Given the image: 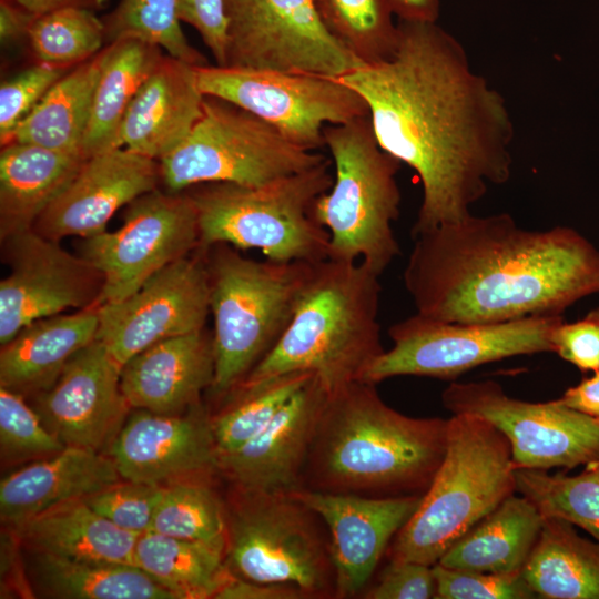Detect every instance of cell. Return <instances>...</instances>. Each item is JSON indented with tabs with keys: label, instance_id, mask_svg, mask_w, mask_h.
Here are the masks:
<instances>
[{
	"label": "cell",
	"instance_id": "obj_30",
	"mask_svg": "<svg viewBox=\"0 0 599 599\" xmlns=\"http://www.w3.org/2000/svg\"><path fill=\"white\" fill-rule=\"evenodd\" d=\"M544 518L528 498L512 494L455 541L437 564L490 573L521 572Z\"/></svg>",
	"mask_w": 599,
	"mask_h": 599
},
{
	"label": "cell",
	"instance_id": "obj_31",
	"mask_svg": "<svg viewBox=\"0 0 599 599\" xmlns=\"http://www.w3.org/2000/svg\"><path fill=\"white\" fill-rule=\"evenodd\" d=\"M521 575L536 597L599 599V542L567 520L545 517Z\"/></svg>",
	"mask_w": 599,
	"mask_h": 599
},
{
	"label": "cell",
	"instance_id": "obj_16",
	"mask_svg": "<svg viewBox=\"0 0 599 599\" xmlns=\"http://www.w3.org/2000/svg\"><path fill=\"white\" fill-rule=\"evenodd\" d=\"M209 314L205 251L199 247L155 273L130 296L100 304L95 339L122 367L156 342L203 329Z\"/></svg>",
	"mask_w": 599,
	"mask_h": 599
},
{
	"label": "cell",
	"instance_id": "obj_33",
	"mask_svg": "<svg viewBox=\"0 0 599 599\" xmlns=\"http://www.w3.org/2000/svg\"><path fill=\"white\" fill-rule=\"evenodd\" d=\"M102 60L103 50L58 80L4 144L29 143L81 156Z\"/></svg>",
	"mask_w": 599,
	"mask_h": 599
},
{
	"label": "cell",
	"instance_id": "obj_49",
	"mask_svg": "<svg viewBox=\"0 0 599 599\" xmlns=\"http://www.w3.org/2000/svg\"><path fill=\"white\" fill-rule=\"evenodd\" d=\"M35 16L14 0L0 1V40L4 45L29 37Z\"/></svg>",
	"mask_w": 599,
	"mask_h": 599
},
{
	"label": "cell",
	"instance_id": "obj_11",
	"mask_svg": "<svg viewBox=\"0 0 599 599\" xmlns=\"http://www.w3.org/2000/svg\"><path fill=\"white\" fill-rule=\"evenodd\" d=\"M561 315H535L498 323H459L419 314L388 329L393 342L362 382L378 384L395 376L454 380L477 366L504 358L552 352L551 334Z\"/></svg>",
	"mask_w": 599,
	"mask_h": 599
},
{
	"label": "cell",
	"instance_id": "obj_9",
	"mask_svg": "<svg viewBox=\"0 0 599 599\" xmlns=\"http://www.w3.org/2000/svg\"><path fill=\"white\" fill-rule=\"evenodd\" d=\"M225 562L236 578L292 583L309 599L335 598L328 530L292 494L232 485L225 498Z\"/></svg>",
	"mask_w": 599,
	"mask_h": 599
},
{
	"label": "cell",
	"instance_id": "obj_48",
	"mask_svg": "<svg viewBox=\"0 0 599 599\" xmlns=\"http://www.w3.org/2000/svg\"><path fill=\"white\" fill-rule=\"evenodd\" d=\"M214 599H309L292 583L256 582L232 576L216 592Z\"/></svg>",
	"mask_w": 599,
	"mask_h": 599
},
{
	"label": "cell",
	"instance_id": "obj_22",
	"mask_svg": "<svg viewBox=\"0 0 599 599\" xmlns=\"http://www.w3.org/2000/svg\"><path fill=\"white\" fill-rule=\"evenodd\" d=\"M328 395L315 374L257 435L219 456V474L248 489L288 494L303 488L307 455Z\"/></svg>",
	"mask_w": 599,
	"mask_h": 599
},
{
	"label": "cell",
	"instance_id": "obj_46",
	"mask_svg": "<svg viewBox=\"0 0 599 599\" xmlns=\"http://www.w3.org/2000/svg\"><path fill=\"white\" fill-rule=\"evenodd\" d=\"M436 596L433 566L407 560H389L366 599H429Z\"/></svg>",
	"mask_w": 599,
	"mask_h": 599
},
{
	"label": "cell",
	"instance_id": "obj_28",
	"mask_svg": "<svg viewBox=\"0 0 599 599\" xmlns=\"http://www.w3.org/2000/svg\"><path fill=\"white\" fill-rule=\"evenodd\" d=\"M12 530L27 549L70 559L134 565L139 536L102 517L84 498L54 505Z\"/></svg>",
	"mask_w": 599,
	"mask_h": 599
},
{
	"label": "cell",
	"instance_id": "obj_37",
	"mask_svg": "<svg viewBox=\"0 0 599 599\" xmlns=\"http://www.w3.org/2000/svg\"><path fill=\"white\" fill-rule=\"evenodd\" d=\"M217 475L164 485L151 531L226 548L225 498L220 496L213 481Z\"/></svg>",
	"mask_w": 599,
	"mask_h": 599
},
{
	"label": "cell",
	"instance_id": "obj_15",
	"mask_svg": "<svg viewBox=\"0 0 599 599\" xmlns=\"http://www.w3.org/2000/svg\"><path fill=\"white\" fill-rule=\"evenodd\" d=\"M225 67L341 78L363 64L324 28L313 0H224Z\"/></svg>",
	"mask_w": 599,
	"mask_h": 599
},
{
	"label": "cell",
	"instance_id": "obj_5",
	"mask_svg": "<svg viewBox=\"0 0 599 599\" xmlns=\"http://www.w3.org/2000/svg\"><path fill=\"white\" fill-rule=\"evenodd\" d=\"M516 489L506 436L479 416L453 414L443 461L417 510L392 540L389 560L434 566Z\"/></svg>",
	"mask_w": 599,
	"mask_h": 599
},
{
	"label": "cell",
	"instance_id": "obj_10",
	"mask_svg": "<svg viewBox=\"0 0 599 599\" xmlns=\"http://www.w3.org/2000/svg\"><path fill=\"white\" fill-rule=\"evenodd\" d=\"M326 160L291 142L255 114L205 95L200 121L159 163L161 181L169 192L177 193L212 182L257 186Z\"/></svg>",
	"mask_w": 599,
	"mask_h": 599
},
{
	"label": "cell",
	"instance_id": "obj_51",
	"mask_svg": "<svg viewBox=\"0 0 599 599\" xmlns=\"http://www.w3.org/2000/svg\"><path fill=\"white\" fill-rule=\"evenodd\" d=\"M398 20L437 22L439 0H387Z\"/></svg>",
	"mask_w": 599,
	"mask_h": 599
},
{
	"label": "cell",
	"instance_id": "obj_35",
	"mask_svg": "<svg viewBox=\"0 0 599 599\" xmlns=\"http://www.w3.org/2000/svg\"><path fill=\"white\" fill-rule=\"evenodd\" d=\"M314 375L292 372L255 384H240L220 397L221 408L210 414L217 458L257 435Z\"/></svg>",
	"mask_w": 599,
	"mask_h": 599
},
{
	"label": "cell",
	"instance_id": "obj_4",
	"mask_svg": "<svg viewBox=\"0 0 599 599\" xmlns=\"http://www.w3.org/2000/svg\"><path fill=\"white\" fill-rule=\"evenodd\" d=\"M379 276L362 262L313 263L288 326L241 384L292 372L316 374L329 393L362 382L385 352Z\"/></svg>",
	"mask_w": 599,
	"mask_h": 599
},
{
	"label": "cell",
	"instance_id": "obj_26",
	"mask_svg": "<svg viewBox=\"0 0 599 599\" xmlns=\"http://www.w3.org/2000/svg\"><path fill=\"white\" fill-rule=\"evenodd\" d=\"M98 306L40 318L22 327L1 345L0 387L23 396L49 388L67 363L95 339Z\"/></svg>",
	"mask_w": 599,
	"mask_h": 599
},
{
	"label": "cell",
	"instance_id": "obj_24",
	"mask_svg": "<svg viewBox=\"0 0 599 599\" xmlns=\"http://www.w3.org/2000/svg\"><path fill=\"white\" fill-rule=\"evenodd\" d=\"M195 65L162 55L132 100L116 144L160 161L177 149L203 114Z\"/></svg>",
	"mask_w": 599,
	"mask_h": 599
},
{
	"label": "cell",
	"instance_id": "obj_3",
	"mask_svg": "<svg viewBox=\"0 0 599 599\" xmlns=\"http://www.w3.org/2000/svg\"><path fill=\"white\" fill-rule=\"evenodd\" d=\"M447 432L448 419L404 415L380 398L375 384L352 383L328 395L303 488L367 497L423 495L445 456Z\"/></svg>",
	"mask_w": 599,
	"mask_h": 599
},
{
	"label": "cell",
	"instance_id": "obj_32",
	"mask_svg": "<svg viewBox=\"0 0 599 599\" xmlns=\"http://www.w3.org/2000/svg\"><path fill=\"white\" fill-rule=\"evenodd\" d=\"M161 58L159 47L139 39H122L103 49L101 72L80 146L83 160L119 148L116 140L124 115Z\"/></svg>",
	"mask_w": 599,
	"mask_h": 599
},
{
	"label": "cell",
	"instance_id": "obj_44",
	"mask_svg": "<svg viewBox=\"0 0 599 599\" xmlns=\"http://www.w3.org/2000/svg\"><path fill=\"white\" fill-rule=\"evenodd\" d=\"M62 68L45 63L31 67L0 87V139L3 145L18 124L63 75Z\"/></svg>",
	"mask_w": 599,
	"mask_h": 599
},
{
	"label": "cell",
	"instance_id": "obj_40",
	"mask_svg": "<svg viewBox=\"0 0 599 599\" xmlns=\"http://www.w3.org/2000/svg\"><path fill=\"white\" fill-rule=\"evenodd\" d=\"M28 40L41 63L63 68L99 53L105 31L93 10L65 7L37 17Z\"/></svg>",
	"mask_w": 599,
	"mask_h": 599
},
{
	"label": "cell",
	"instance_id": "obj_20",
	"mask_svg": "<svg viewBox=\"0 0 599 599\" xmlns=\"http://www.w3.org/2000/svg\"><path fill=\"white\" fill-rule=\"evenodd\" d=\"M108 454L125 480L164 486L219 474L210 414L202 404L172 415L136 409Z\"/></svg>",
	"mask_w": 599,
	"mask_h": 599
},
{
	"label": "cell",
	"instance_id": "obj_52",
	"mask_svg": "<svg viewBox=\"0 0 599 599\" xmlns=\"http://www.w3.org/2000/svg\"><path fill=\"white\" fill-rule=\"evenodd\" d=\"M35 17L65 7L85 8L100 10L108 0H14Z\"/></svg>",
	"mask_w": 599,
	"mask_h": 599
},
{
	"label": "cell",
	"instance_id": "obj_25",
	"mask_svg": "<svg viewBox=\"0 0 599 599\" xmlns=\"http://www.w3.org/2000/svg\"><path fill=\"white\" fill-rule=\"evenodd\" d=\"M120 480L109 454L65 446L1 480V521L12 528L54 505L84 498Z\"/></svg>",
	"mask_w": 599,
	"mask_h": 599
},
{
	"label": "cell",
	"instance_id": "obj_34",
	"mask_svg": "<svg viewBox=\"0 0 599 599\" xmlns=\"http://www.w3.org/2000/svg\"><path fill=\"white\" fill-rule=\"evenodd\" d=\"M134 566L177 599H214L232 577L225 546L148 531L138 537Z\"/></svg>",
	"mask_w": 599,
	"mask_h": 599
},
{
	"label": "cell",
	"instance_id": "obj_36",
	"mask_svg": "<svg viewBox=\"0 0 599 599\" xmlns=\"http://www.w3.org/2000/svg\"><path fill=\"white\" fill-rule=\"evenodd\" d=\"M327 32L363 65L393 57L398 27L387 0H313Z\"/></svg>",
	"mask_w": 599,
	"mask_h": 599
},
{
	"label": "cell",
	"instance_id": "obj_27",
	"mask_svg": "<svg viewBox=\"0 0 599 599\" xmlns=\"http://www.w3.org/2000/svg\"><path fill=\"white\" fill-rule=\"evenodd\" d=\"M84 160L35 144L10 142L0 153V240L32 230Z\"/></svg>",
	"mask_w": 599,
	"mask_h": 599
},
{
	"label": "cell",
	"instance_id": "obj_18",
	"mask_svg": "<svg viewBox=\"0 0 599 599\" xmlns=\"http://www.w3.org/2000/svg\"><path fill=\"white\" fill-rule=\"evenodd\" d=\"M120 378L121 367L94 339L67 363L49 388L33 396V408L64 446L103 453L131 408Z\"/></svg>",
	"mask_w": 599,
	"mask_h": 599
},
{
	"label": "cell",
	"instance_id": "obj_12",
	"mask_svg": "<svg viewBox=\"0 0 599 599\" xmlns=\"http://www.w3.org/2000/svg\"><path fill=\"white\" fill-rule=\"evenodd\" d=\"M195 71L204 95L255 114L309 151L325 145L326 125L369 116L363 97L338 78L209 64Z\"/></svg>",
	"mask_w": 599,
	"mask_h": 599
},
{
	"label": "cell",
	"instance_id": "obj_23",
	"mask_svg": "<svg viewBox=\"0 0 599 599\" xmlns=\"http://www.w3.org/2000/svg\"><path fill=\"white\" fill-rule=\"evenodd\" d=\"M215 374L212 333L205 328L162 339L121 367V389L131 408L182 414L199 405Z\"/></svg>",
	"mask_w": 599,
	"mask_h": 599
},
{
	"label": "cell",
	"instance_id": "obj_21",
	"mask_svg": "<svg viewBox=\"0 0 599 599\" xmlns=\"http://www.w3.org/2000/svg\"><path fill=\"white\" fill-rule=\"evenodd\" d=\"M160 181V163L154 159L124 146L98 153L84 160L32 230L59 242L99 234L116 211L156 190Z\"/></svg>",
	"mask_w": 599,
	"mask_h": 599
},
{
	"label": "cell",
	"instance_id": "obj_29",
	"mask_svg": "<svg viewBox=\"0 0 599 599\" xmlns=\"http://www.w3.org/2000/svg\"><path fill=\"white\" fill-rule=\"evenodd\" d=\"M26 549L31 592L50 599H177L134 565L78 560Z\"/></svg>",
	"mask_w": 599,
	"mask_h": 599
},
{
	"label": "cell",
	"instance_id": "obj_38",
	"mask_svg": "<svg viewBox=\"0 0 599 599\" xmlns=\"http://www.w3.org/2000/svg\"><path fill=\"white\" fill-rule=\"evenodd\" d=\"M516 491L528 498L544 517H558L578 526L599 542V463L578 475L516 469Z\"/></svg>",
	"mask_w": 599,
	"mask_h": 599
},
{
	"label": "cell",
	"instance_id": "obj_47",
	"mask_svg": "<svg viewBox=\"0 0 599 599\" xmlns=\"http://www.w3.org/2000/svg\"><path fill=\"white\" fill-rule=\"evenodd\" d=\"M176 13L197 31L216 65L225 67L229 38L224 0H176Z\"/></svg>",
	"mask_w": 599,
	"mask_h": 599
},
{
	"label": "cell",
	"instance_id": "obj_14",
	"mask_svg": "<svg viewBox=\"0 0 599 599\" xmlns=\"http://www.w3.org/2000/svg\"><path fill=\"white\" fill-rule=\"evenodd\" d=\"M451 414L479 416L508 439L516 469H572L599 463V418L558 399L530 403L494 380L453 382L441 394Z\"/></svg>",
	"mask_w": 599,
	"mask_h": 599
},
{
	"label": "cell",
	"instance_id": "obj_41",
	"mask_svg": "<svg viewBox=\"0 0 599 599\" xmlns=\"http://www.w3.org/2000/svg\"><path fill=\"white\" fill-rule=\"evenodd\" d=\"M65 446L48 429L23 395L0 387V451L6 461L52 456Z\"/></svg>",
	"mask_w": 599,
	"mask_h": 599
},
{
	"label": "cell",
	"instance_id": "obj_6",
	"mask_svg": "<svg viewBox=\"0 0 599 599\" xmlns=\"http://www.w3.org/2000/svg\"><path fill=\"white\" fill-rule=\"evenodd\" d=\"M204 251L214 324L215 374L210 390L222 397L276 345L313 263L250 260L229 244Z\"/></svg>",
	"mask_w": 599,
	"mask_h": 599
},
{
	"label": "cell",
	"instance_id": "obj_42",
	"mask_svg": "<svg viewBox=\"0 0 599 599\" xmlns=\"http://www.w3.org/2000/svg\"><path fill=\"white\" fill-rule=\"evenodd\" d=\"M162 491L160 485L122 479L84 500L119 528L140 536L152 530Z\"/></svg>",
	"mask_w": 599,
	"mask_h": 599
},
{
	"label": "cell",
	"instance_id": "obj_19",
	"mask_svg": "<svg viewBox=\"0 0 599 599\" xmlns=\"http://www.w3.org/2000/svg\"><path fill=\"white\" fill-rule=\"evenodd\" d=\"M324 521L335 570V598H351L367 585L396 534L423 495L367 497L309 489L290 493Z\"/></svg>",
	"mask_w": 599,
	"mask_h": 599
},
{
	"label": "cell",
	"instance_id": "obj_50",
	"mask_svg": "<svg viewBox=\"0 0 599 599\" xmlns=\"http://www.w3.org/2000/svg\"><path fill=\"white\" fill-rule=\"evenodd\" d=\"M557 399L572 409L599 418V370L566 389Z\"/></svg>",
	"mask_w": 599,
	"mask_h": 599
},
{
	"label": "cell",
	"instance_id": "obj_2",
	"mask_svg": "<svg viewBox=\"0 0 599 599\" xmlns=\"http://www.w3.org/2000/svg\"><path fill=\"white\" fill-rule=\"evenodd\" d=\"M404 284L416 313L459 323L561 315L599 293V251L571 227H520L508 213L414 236Z\"/></svg>",
	"mask_w": 599,
	"mask_h": 599
},
{
	"label": "cell",
	"instance_id": "obj_43",
	"mask_svg": "<svg viewBox=\"0 0 599 599\" xmlns=\"http://www.w3.org/2000/svg\"><path fill=\"white\" fill-rule=\"evenodd\" d=\"M436 599H530L535 593L521 572L501 575L433 566Z\"/></svg>",
	"mask_w": 599,
	"mask_h": 599
},
{
	"label": "cell",
	"instance_id": "obj_7",
	"mask_svg": "<svg viewBox=\"0 0 599 599\" xmlns=\"http://www.w3.org/2000/svg\"><path fill=\"white\" fill-rule=\"evenodd\" d=\"M331 161L272 182L246 186L202 183L186 191L196 207L200 248L229 244L260 250L277 262L328 258L329 234L313 216L316 199L333 184Z\"/></svg>",
	"mask_w": 599,
	"mask_h": 599
},
{
	"label": "cell",
	"instance_id": "obj_45",
	"mask_svg": "<svg viewBox=\"0 0 599 599\" xmlns=\"http://www.w3.org/2000/svg\"><path fill=\"white\" fill-rule=\"evenodd\" d=\"M551 345L552 353L582 373L599 370V307L576 322L562 319L551 334Z\"/></svg>",
	"mask_w": 599,
	"mask_h": 599
},
{
	"label": "cell",
	"instance_id": "obj_13",
	"mask_svg": "<svg viewBox=\"0 0 599 599\" xmlns=\"http://www.w3.org/2000/svg\"><path fill=\"white\" fill-rule=\"evenodd\" d=\"M126 206L121 227L79 242L78 254L103 275L100 304L130 296L155 273L200 247L196 207L186 191L156 189Z\"/></svg>",
	"mask_w": 599,
	"mask_h": 599
},
{
	"label": "cell",
	"instance_id": "obj_17",
	"mask_svg": "<svg viewBox=\"0 0 599 599\" xmlns=\"http://www.w3.org/2000/svg\"><path fill=\"white\" fill-rule=\"evenodd\" d=\"M1 248L9 268L0 282L1 345L37 319L100 305L102 273L59 241L29 230L1 240Z\"/></svg>",
	"mask_w": 599,
	"mask_h": 599
},
{
	"label": "cell",
	"instance_id": "obj_1",
	"mask_svg": "<svg viewBox=\"0 0 599 599\" xmlns=\"http://www.w3.org/2000/svg\"><path fill=\"white\" fill-rule=\"evenodd\" d=\"M393 57L338 78L358 92L380 148L422 183L413 237L469 216L511 175L514 122L463 44L432 21L398 20Z\"/></svg>",
	"mask_w": 599,
	"mask_h": 599
},
{
	"label": "cell",
	"instance_id": "obj_39",
	"mask_svg": "<svg viewBox=\"0 0 599 599\" xmlns=\"http://www.w3.org/2000/svg\"><path fill=\"white\" fill-rule=\"evenodd\" d=\"M102 21L109 43L139 39L189 64H207L205 57L189 43L181 29L176 0H121Z\"/></svg>",
	"mask_w": 599,
	"mask_h": 599
},
{
	"label": "cell",
	"instance_id": "obj_8",
	"mask_svg": "<svg viewBox=\"0 0 599 599\" xmlns=\"http://www.w3.org/2000/svg\"><path fill=\"white\" fill-rule=\"evenodd\" d=\"M335 173L312 214L329 234L328 258L362 262L380 275L399 254L393 223L399 215L400 162L384 151L369 116L324 129Z\"/></svg>",
	"mask_w": 599,
	"mask_h": 599
}]
</instances>
